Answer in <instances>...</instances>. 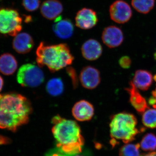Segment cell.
<instances>
[{"label":"cell","mask_w":156,"mask_h":156,"mask_svg":"<svg viewBox=\"0 0 156 156\" xmlns=\"http://www.w3.org/2000/svg\"><path fill=\"white\" fill-rule=\"evenodd\" d=\"M137 121L132 114L126 112L112 116L109 124L111 144L113 147L118 144V140L128 144L134 141L140 132L136 128Z\"/></svg>","instance_id":"obj_4"},{"label":"cell","mask_w":156,"mask_h":156,"mask_svg":"<svg viewBox=\"0 0 156 156\" xmlns=\"http://www.w3.org/2000/svg\"><path fill=\"white\" fill-rule=\"evenodd\" d=\"M33 112L30 101L22 95L0 94V128L15 132L29 121Z\"/></svg>","instance_id":"obj_1"},{"label":"cell","mask_w":156,"mask_h":156,"mask_svg":"<svg viewBox=\"0 0 156 156\" xmlns=\"http://www.w3.org/2000/svg\"><path fill=\"white\" fill-rule=\"evenodd\" d=\"M154 79L156 82V75L154 76ZM149 103L152 106L156 108V87L155 89L152 92L151 97L149 99Z\"/></svg>","instance_id":"obj_26"},{"label":"cell","mask_w":156,"mask_h":156,"mask_svg":"<svg viewBox=\"0 0 156 156\" xmlns=\"http://www.w3.org/2000/svg\"><path fill=\"white\" fill-rule=\"evenodd\" d=\"M46 156H70L66 154L61 151L58 148L55 150H53L49 152Z\"/></svg>","instance_id":"obj_28"},{"label":"cell","mask_w":156,"mask_h":156,"mask_svg":"<svg viewBox=\"0 0 156 156\" xmlns=\"http://www.w3.org/2000/svg\"><path fill=\"white\" fill-rule=\"evenodd\" d=\"M17 80L23 87H39L44 80V72L41 67L30 63L23 65L17 72Z\"/></svg>","instance_id":"obj_6"},{"label":"cell","mask_w":156,"mask_h":156,"mask_svg":"<svg viewBox=\"0 0 156 156\" xmlns=\"http://www.w3.org/2000/svg\"><path fill=\"white\" fill-rule=\"evenodd\" d=\"M80 80L82 86L86 89H95L100 84V72L95 67L87 66L81 70Z\"/></svg>","instance_id":"obj_10"},{"label":"cell","mask_w":156,"mask_h":156,"mask_svg":"<svg viewBox=\"0 0 156 156\" xmlns=\"http://www.w3.org/2000/svg\"><path fill=\"white\" fill-rule=\"evenodd\" d=\"M18 64L16 58L9 53L0 56V72L5 75L13 74L17 69Z\"/></svg>","instance_id":"obj_18"},{"label":"cell","mask_w":156,"mask_h":156,"mask_svg":"<svg viewBox=\"0 0 156 156\" xmlns=\"http://www.w3.org/2000/svg\"><path fill=\"white\" fill-rule=\"evenodd\" d=\"M13 48L17 53L26 54L30 52L34 46L32 37L27 33H21L14 37Z\"/></svg>","instance_id":"obj_14"},{"label":"cell","mask_w":156,"mask_h":156,"mask_svg":"<svg viewBox=\"0 0 156 156\" xmlns=\"http://www.w3.org/2000/svg\"><path fill=\"white\" fill-rule=\"evenodd\" d=\"M154 58L155 60L156 61V51L154 53Z\"/></svg>","instance_id":"obj_31"},{"label":"cell","mask_w":156,"mask_h":156,"mask_svg":"<svg viewBox=\"0 0 156 156\" xmlns=\"http://www.w3.org/2000/svg\"><path fill=\"white\" fill-rule=\"evenodd\" d=\"M93 105L85 100L78 101L73 106L72 113L74 118L80 122H86L92 119L94 115Z\"/></svg>","instance_id":"obj_11"},{"label":"cell","mask_w":156,"mask_h":156,"mask_svg":"<svg viewBox=\"0 0 156 156\" xmlns=\"http://www.w3.org/2000/svg\"><path fill=\"white\" fill-rule=\"evenodd\" d=\"M53 30L56 36L62 39L71 37L74 31V26L72 21L68 19H62L59 16L55 20Z\"/></svg>","instance_id":"obj_16"},{"label":"cell","mask_w":156,"mask_h":156,"mask_svg":"<svg viewBox=\"0 0 156 156\" xmlns=\"http://www.w3.org/2000/svg\"><path fill=\"white\" fill-rule=\"evenodd\" d=\"M126 90L130 95L131 105L137 113L141 114L149 108L145 98L140 94L132 81L130 82L129 87L126 88Z\"/></svg>","instance_id":"obj_12"},{"label":"cell","mask_w":156,"mask_h":156,"mask_svg":"<svg viewBox=\"0 0 156 156\" xmlns=\"http://www.w3.org/2000/svg\"><path fill=\"white\" fill-rule=\"evenodd\" d=\"M74 156H81V155H75Z\"/></svg>","instance_id":"obj_32"},{"label":"cell","mask_w":156,"mask_h":156,"mask_svg":"<svg viewBox=\"0 0 156 156\" xmlns=\"http://www.w3.org/2000/svg\"><path fill=\"white\" fill-rule=\"evenodd\" d=\"M46 90L48 93L52 96H58L62 94L64 90L63 82L59 78H53L47 83Z\"/></svg>","instance_id":"obj_19"},{"label":"cell","mask_w":156,"mask_h":156,"mask_svg":"<svg viewBox=\"0 0 156 156\" xmlns=\"http://www.w3.org/2000/svg\"><path fill=\"white\" fill-rule=\"evenodd\" d=\"M40 0H22L23 6L29 12L37 11L40 7Z\"/></svg>","instance_id":"obj_24"},{"label":"cell","mask_w":156,"mask_h":156,"mask_svg":"<svg viewBox=\"0 0 156 156\" xmlns=\"http://www.w3.org/2000/svg\"><path fill=\"white\" fill-rule=\"evenodd\" d=\"M22 18L17 10L9 8L0 9V33L15 37L22 29Z\"/></svg>","instance_id":"obj_5"},{"label":"cell","mask_w":156,"mask_h":156,"mask_svg":"<svg viewBox=\"0 0 156 156\" xmlns=\"http://www.w3.org/2000/svg\"><path fill=\"white\" fill-rule=\"evenodd\" d=\"M142 122L146 128H156V109H147L143 113Z\"/></svg>","instance_id":"obj_22"},{"label":"cell","mask_w":156,"mask_h":156,"mask_svg":"<svg viewBox=\"0 0 156 156\" xmlns=\"http://www.w3.org/2000/svg\"><path fill=\"white\" fill-rule=\"evenodd\" d=\"M153 81V76L150 72L139 69L135 72L132 82L137 89L145 91L149 89Z\"/></svg>","instance_id":"obj_17"},{"label":"cell","mask_w":156,"mask_h":156,"mask_svg":"<svg viewBox=\"0 0 156 156\" xmlns=\"http://www.w3.org/2000/svg\"><path fill=\"white\" fill-rule=\"evenodd\" d=\"M98 22L96 12L92 9L83 8L80 10L75 17L76 25L83 30L93 28Z\"/></svg>","instance_id":"obj_9"},{"label":"cell","mask_w":156,"mask_h":156,"mask_svg":"<svg viewBox=\"0 0 156 156\" xmlns=\"http://www.w3.org/2000/svg\"><path fill=\"white\" fill-rule=\"evenodd\" d=\"M12 142L11 138L0 134V145H7Z\"/></svg>","instance_id":"obj_27"},{"label":"cell","mask_w":156,"mask_h":156,"mask_svg":"<svg viewBox=\"0 0 156 156\" xmlns=\"http://www.w3.org/2000/svg\"><path fill=\"white\" fill-rule=\"evenodd\" d=\"M141 149L145 151H154L156 150V136L153 133L146 134L140 143Z\"/></svg>","instance_id":"obj_21"},{"label":"cell","mask_w":156,"mask_h":156,"mask_svg":"<svg viewBox=\"0 0 156 156\" xmlns=\"http://www.w3.org/2000/svg\"><path fill=\"white\" fill-rule=\"evenodd\" d=\"M74 57L66 44L48 45L40 43L36 51L39 67L46 66L52 72L57 71L72 63Z\"/></svg>","instance_id":"obj_3"},{"label":"cell","mask_w":156,"mask_h":156,"mask_svg":"<svg viewBox=\"0 0 156 156\" xmlns=\"http://www.w3.org/2000/svg\"><path fill=\"white\" fill-rule=\"evenodd\" d=\"M3 85H4V80L1 76H0V92L2 89Z\"/></svg>","instance_id":"obj_30"},{"label":"cell","mask_w":156,"mask_h":156,"mask_svg":"<svg viewBox=\"0 0 156 156\" xmlns=\"http://www.w3.org/2000/svg\"><path fill=\"white\" fill-rule=\"evenodd\" d=\"M155 0H131V5L136 11L147 14L154 9Z\"/></svg>","instance_id":"obj_20"},{"label":"cell","mask_w":156,"mask_h":156,"mask_svg":"<svg viewBox=\"0 0 156 156\" xmlns=\"http://www.w3.org/2000/svg\"><path fill=\"white\" fill-rule=\"evenodd\" d=\"M140 144H126L120 148L119 156H140Z\"/></svg>","instance_id":"obj_23"},{"label":"cell","mask_w":156,"mask_h":156,"mask_svg":"<svg viewBox=\"0 0 156 156\" xmlns=\"http://www.w3.org/2000/svg\"><path fill=\"white\" fill-rule=\"evenodd\" d=\"M81 52L84 58L87 60H96L102 54V46L96 40L89 39L82 45Z\"/></svg>","instance_id":"obj_15"},{"label":"cell","mask_w":156,"mask_h":156,"mask_svg":"<svg viewBox=\"0 0 156 156\" xmlns=\"http://www.w3.org/2000/svg\"><path fill=\"white\" fill-rule=\"evenodd\" d=\"M101 38L107 47L110 48H116L122 44L124 34L119 27L115 26H110L104 29Z\"/></svg>","instance_id":"obj_8"},{"label":"cell","mask_w":156,"mask_h":156,"mask_svg":"<svg viewBox=\"0 0 156 156\" xmlns=\"http://www.w3.org/2000/svg\"><path fill=\"white\" fill-rule=\"evenodd\" d=\"M109 14L113 21L124 24L131 19L132 11L128 3L123 0H117L110 6Z\"/></svg>","instance_id":"obj_7"},{"label":"cell","mask_w":156,"mask_h":156,"mask_svg":"<svg viewBox=\"0 0 156 156\" xmlns=\"http://www.w3.org/2000/svg\"><path fill=\"white\" fill-rule=\"evenodd\" d=\"M63 7L58 0H46L41 7L42 16L49 20H56L63 11Z\"/></svg>","instance_id":"obj_13"},{"label":"cell","mask_w":156,"mask_h":156,"mask_svg":"<svg viewBox=\"0 0 156 156\" xmlns=\"http://www.w3.org/2000/svg\"><path fill=\"white\" fill-rule=\"evenodd\" d=\"M52 134L58 149L70 156L82 152L85 140L76 122L56 115L52 118Z\"/></svg>","instance_id":"obj_2"},{"label":"cell","mask_w":156,"mask_h":156,"mask_svg":"<svg viewBox=\"0 0 156 156\" xmlns=\"http://www.w3.org/2000/svg\"><path fill=\"white\" fill-rule=\"evenodd\" d=\"M119 64L122 68L128 69L131 67V60L128 56H123L119 60Z\"/></svg>","instance_id":"obj_25"},{"label":"cell","mask_w":156,"mask_h":156,"mask_svg":"<svg viewBox=\"0 0 156 156\" xmlns=\"http://www.w3.org/2000/svg\"><path fill=\"white\" fill-rule=\"evenodd\" d=\"M140 156H156V150L149 153L142 154L140 155Z\"/></svg>","instance_id":"obj_29"}]
</instances>
